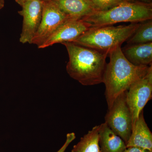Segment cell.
I'll use <instances>...</instances> for the list:
<instances>
[{"mask_svg":"<svg viewBox=\"0 0 152 152\" xmlns=\"http://www.w3.org/2000/svg\"><path fill=\"white\" fill-rule=\"evenodd\" d=\"M152 97V65L147 73L133 83L126 92L127 103L132 114L133 125Z\"/></svg>","mask_w":152,"mask_h":152,"instance_id":"6","label":"cell"},{"mask_svg":"<svg viewBox=\"0 0 152 152\" xmlns=\"http://www.w3.org/2000/svg\"><path fill=\"white\" fill-rule=\"evenodd\" d=\"M99 125L94 127L74 145L72 152H101L99 144Z\"/></svg>","mask_w":152,"mask_h":152,"instance_id":"14","label":"cell"},{"mask_svg":"<svg viewBox=\"0 0 152 152\" xmlns=\"http://www.w3.org/2000/svg\"><path fill=\"white\" fill-rule=\"evenodd\" d=\"M108 56L110 62L106 66L103 83L105 86V95L109 109L120 94L147 73L150 66L133 65L124 56L121 46L112 50Z\"/></svg>","mask_w":152,"mask_h":152,"instance_id":"2","label":"cell"},{"mask_svg":"<svg viewBox=\"0 0 152 152\" xmlns=\"http://www.w3.org/2000/svg\"><path fill=\"white\" fill-rule=\"evenodd\" d=\"M126 92L120 94L108 109L105 117V123L126 145L132 133L133 123L127 103Z\"/></svg>","mask_w":152,"mask_h":152,"instance_id":"5","label":"cell"},{"mask_svg":"<svg viewBox=\"0 0 152 152\" xmlns=\"http://www.w3.org/2000/svg\"><path fill=\"white\" fill-rule=\"evenodd\" d=\"M140 23H131L128 26H92L72 42L74 44L109 53L121 46L132 35Z\"/></svg>","mask_w":152,"mask_h":152,"instance_id":"3","label":"cell"},{"mask_svg":"<svg viewBox=\"0 0 152 152\" xmlns=\"http://www.w3.org/2000/svg\"><path fill=\"white\" fill-rule=\"evenodd\" d=\"M62 44L67 50L69 60L66 71L72 78L83 86L103 83L108 53L73 43Z\"/></svg>","mask_w":152,"mask_h":152,"instance_id":"1","label":"cell"},{"mask_svg":"<svg viewBox=\"0 0 152 152\" xmlns=\"http://www.w3.org/2000/svg\"><path fill=\"white\" fill-rule=\"evenodd\" d=\"M123 152H152L148 150L136 147H130L126 148Z\"/></svg>","mask_w":152,"mask_h":152,"instance_id":"18","label":"cell"},{"mask_svg":"<svg viewBox=\"0 0 152 152\" xmlns=\"http://www.w3.org/2000/svg\"><path fill=\"white\" fill-rule=\"evenodd\" d=\"M92 26L91 24L81 20H68L60 26L38 48L44 49L55 44L72 42Z\"/></svg>","mask_w":152,"mask_h":152,"instance_id":"9","label":"cell"},{"mask_svg":"<svg viewBox=\"0 0 152 152\" xmlns=\"http://www.w3.org/2000/svg\"><path fill=\"white\" fill-rule=\"evenodd\" d=\"M4 0H0V10L4 7Z\"/></svg>","mask_w":152,"mask_h":152,"instance_id":"21","label":"cell"},{"mask_svg":"<svg viewBox=\"0 0 152 152\" xmlns=\"http://www.w3.org/2000/svg\"><path fill=\"white\" fill-rule=\"evenodd\" d=\"M76 138L75 134L74 133H69L67 134L66 139L62 147L57 152H64L70 144Z\"/></svg>","mask_w":152,"mask_h":152,"instance_id":"17","label":"cell"},{"mask_svg":"<svg viewBox=\"0 0 152 152\" xmlns=\"http://www.w3.org/2000/svg\"><path fill=\"white\" fill-rule=\"evenodd\" d=\"M69 19L52 1H44L42 20L31 44L39 47L60 26Z\"/></svg>","mask_w":152,"mask_h":152,"instance_id":"7","label":"cell"},{"mask_svg":"<svg viewBox=\"0 0 152 152\" xmlns=\"http://www.w3.org/2000/svg\"><path fill=\"white\" fill-rule=\"evenodd\" d=\"M128 2H141L151 3V0H125Z\"/></svg>","mask_w":152,"mask_h":152,"instance_id":"19","label":"cell"},{"mask_svg":"<svg viewBox=\"0 0 152 152\" xmlns=\"http://www.w3.org/2000/svg\"><path fill=\"white\" fill-rule=\"evenodd\" d=\"M43 0H27L18 11L23 18V27L20 37L22 44H31L42 20Z\"/></svg>","mask_w":152,"mask_h":152,"instance_id":"8","label":"cell"},{"mask_svg":"<svg viewBox=\"0 0 152 152\" xmlns=\"http://www.w3.org/2000/svg\"><path fill=\"white\" fill-rule=\"evenodd\" d=\"M99 144L101 152H123L126 148V143L105 123L99 125Z\"/></svg>","mask_w":152,"mask_h":152,"instance_id":"13","label":"cell"},{"mask_svg":"<svg viewBox=\"0 0 152 152\" xmlns=\"http://www.w3.org/2000/svg\"><path fill=\"white\" fill-rule=\"evenodd\" d=\"M27 0H15L16 2L20 6H21Z\"/></svg>","mask_w":152,"mask_h":152,"instance_id":"20","label":"cell"},{"mask_svg":"<svg viewBox=\"0 0 152 152\" xmlns=\"http://www.w3.org/2000/svg\"><path fill=\"white\" fill-rule=\"evenodd\" d=\"M126 42L128 45L152 42V20L140 23L135 32Z\"/></svg>","mask_w":152,"mask_h":152,"instance_id":"15","label":"cell"},{"mask_svg":"<svg viewBox=\"0 0 152 152\" xmlns=\"http://www.w3.org/2000/svg\"><path fill=\"white\" fill-rule=\"evenodd\" d=\"M152 19V3L126 1L107 10L95 12L81 20L93 26H102L122 22L142 23Z\"/></svg>","mask_w":152,"mask_h":152,"instance_id":"4","label":"cell"},{"mask_svg":"<svg viewBox=\"0 0 152 152\" xmlns=\"http://www.w3.org/2000/svg\"><path fill=\"white\" fill-rule=\"evenodd\" d=\"M89 1L96 12L107 10L126 1L125 0H89Z\"/></svg>","mask_w":152,"mask_h":152,"instance_id":"16","label":"cell"},{"mask_svg":"<svg viewBox=\"0 0 152 152\" xmlns=\"http://www.w3.org/2000/svg\"><path fill=\"white\" fill-rule=\"evenodd\" d=\"M136 147L152 152V134L146 123L143 110L133 125L130 137L126 148Z\"/></svg>","mask_w":152,"mask_h":152,"instance_id":"10","label":"cell"},{"mask_svg":"<svg viewBox=\"0 0 152 152\" xmlns=\"http://www.w3.org/2000/svg\"><path fill=\"white\" fill-rule=\"evenodd\" d=\"M71 20H81L96 12L89 0H50Z\"/></svg>","mask_w":152,"mask_h":152,"instance_id":"11","label":"cell"},{"mask_svg":"<svg viewBox=\"0 0 152 152\" xmlns=\"http://www.w3.org/2000/svg\"><path fill=\"white\" fill-rule=\"evenodd\" d=\"M44 1H48L49 0H43Z\"/></svg>","mask_w":152,"mask_h":152,"instance_id":"22","label":"cell"},{"mask_svg":"<svg viewBox=\"0 0 152 152\" xmlns=\"http://www.w3.org/2000/svg\"><path fill=\"white\" fill-rule=\"evenodd\" d=\"M126 59L134 65L150 66L152 63V42L131 45L122 49Z\"/></svg>","mask_w":152,"mask_h":152,"instance_id":"12","label":"cell"}]
</instances>
